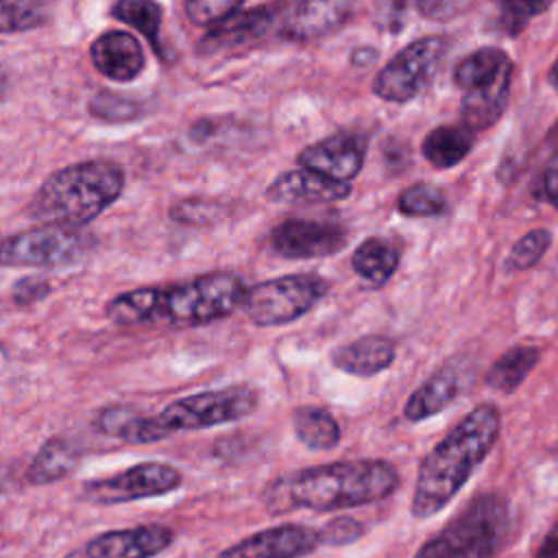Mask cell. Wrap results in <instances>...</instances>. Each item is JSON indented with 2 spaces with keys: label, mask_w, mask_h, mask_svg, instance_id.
Instances as JSON below:
<instances>
[{
  "label": "cell",
  "mask_w": 558,
  "mask_h": 558,
  "mask_svg": "<svg viewBox=\"0 0 558 558\" xmlns=\"http://www.w3.org/2000/svg\"><path fill=\"white\" fill-rule=\"evenodd\" d=\"M469 4L466 2H445V0H432V2H418L416 11L427 17V20H451L456 15H460L462 11H466Z\"/></svg>",
  "instance_id": "obj_40"
},
{
  "label": "cell",
  "mask_w": 558,
  "mask_h": 558,
  "mask_svg": "<svg viewBox=\"0 0 558 558\" xmlns=\"http://www.w3.org/2000/svg\"><path fill=\"white\" fill-rule=\"evenodd\" d=\"M510 83H512V68L504 70L499 76H495L488 83H482L473 89L462 92V100H460L462 124L473 133L493 126L508 107Z\"/></svg>",
  "instance_id": "obj_19"
},
{
  "label": "cell",
  "mask_w": 558,
  "mask_h": 558,
  "mask_svg": "<svg viewBox=\"0 0 558 558\" xmlns=\"http://www.w3.org/2000/svg\"><path fill=\"white\" fill-rule=\"evenodd\" d=\"M329 290L327 279L299 272L259 281L246 290L244 310L257 327L288 325L307 314Z\"/></svg>",
  "instance_id": "obj_6"
},
{
  "label": "cell",
  "mask_w": 558,
  "mask_h": 558,
  "mask_svg": "<svg viewBox=\"0 0 558 558\" xmlns=\"http://www.w3.org/2000/svg\"><path fill=\"white\" fill-rule=\"evenodd\" d=\"M508 68H512V61L501 48L484 46L458 61V65L453 70V81L462 92H466L482 83L493 81Z\"/></svg>",
  "instance_id": "obj_28"
},
{
  "label": "cell",
  "mask_w": 558,
  "mask_h": 558,
  "mask_svg": "<svg viewBox=\"0 0 558 558\" xmlns=\"http://www.w3.org/2000/svg\"><path fill=\"white\" fill-rule=\"evenodd\" d=\"M183 475L166 462H140L116 475L87 480L81 488V499L94 506H116L137 499L161 497L181 486Z\"/></svg>",
  "instance_id": "obj_10"
},
{
  "label": "cell",
  "mask_w": 558,
  "mask_h": 558,
  "mask_svg": "<svg viewBox=\"0 0 558 558\" xmlns=\"http://www.w3.org/2000/svg\"><path fill=\"white\" fill-rule=\"evenodd\" d=\"M170 218L181 225H192V227L214 225L220 218V205L216 201H207V198H183L172 205Z\"/></svg>",
  "instance_id": "obj_37"
},
{
  "label": "cell",
  "mask_w": 558,
  "mask_h": 558,
  "mask_svg": "<svg viewBox=\"0 0 558 558\" xmlns=\"http://www.w3.org/2000/svg\"><path fill=\"white\" fill-rule=\"evenodd\" d=\"M174 543V530L161 523L107 530L85 545V558H153Z\"/></svg>",
  "instance_id": "obj_13"
},
{
  "label": "cell",
  "mask_w": 558,
  "mask_h": 558,
  "mask_svg": "<svg viewBox=\"0 0 558 558\" xmlns=\"http://www.w3.org/2000/svg\"><path fill=\"white\" fill-rule=\"evenodd\" d=\"M124 190V170L111 159H87L52 172L28 203V214L44 225L83 229Z\"/></svg>",
  "instance_id": "obj_3"
},
{
  "label": "cell",
  "mask_w": 558,
  "mask_h": 558,
  "mask_svg": "<svg viewBox=\"0 0 558 558\" xmlns=\"http://www.w3.org/2000/svg\"><path fill=\"white\" fill-rule=\"evenodd\" d=\"M351 194V183L331 181L307 168L281 172L268 187L266 198L272 203H333Z\"/></svg>",
  "instance_id": "obj_17"
},
{
  "label": "cell",
  "mask_w": 558,
  "mask_h": 558,
  "mask_svg": "<svg viewBox=\"0 0 558 558\" xmlns=\"http://www.w3.org/2000/svg\"><path fill=\"white\" fill-rule=\"evenodd\" d=\"M87 111L92 118L102 122H131L142 113V107L129 96L102 89L89 98Z\"/></svg>",
  "instance_id": "obj_34"
},
{
  "label": "cell",
  "mask_w": 558,
  "mask_h": 558,
  "mask_svg": "<svg viewBox=\"0 0 558 558\" xmlns=\"http://www.w3.org/2000/svg\"><path fill=\"white\" fill-rule=\"evenodd\" d=\"M366 142L355 133H336L305 146L296 161L301 168L318 172L331 181L349 183L364 166Z\"/></svg>",
  "instance_id": "obj_14"
},
{
  "label": "cell",
  "mask_w": 558,
  "mask_h": 558,
  "mask_svg": "<svg viewBox=\"0 0 558 558\" xmlns=\"http://www.w3.org/2000/svg\"><path fill=\"white\" fill-rule=\"evenodd\" d=\"M48 20V9L44 2L15 0L0 2V33H24L39 28Z\"/></svg>",
  "instance_id": "obj_32"
},
{
  "label": "cell",
  "mask_w": 558,
  "mask_h": 558,
  "mask_svg": "<svg viewBox=\"0 0 558 558\" xmlns=\"http://www.w3.org/2000/svg\"><path fill=\"white\" fill-rule=\"evenodd\" d=\"M7 85H9V83H7V76L0 72V102H2V98L7 96Z\"/></svg>",
  "instance_id": "obj_46"
},
{
  "label": "cell",
  "mask_w": 558,
  "mask_h": 558,
  "mask_svg": "<svg viewBox=\"0 0 558 558\" xmlns=\"http://www.w3.org/2000/svg\"><path fill=\"white\" fill-rule=\"evenodd\" d=\"M375 59H377V50L371 48V46L355 48L353 54H351V63L357 65V68H366V65H371Z\"/></svg>",
  "instance_id": "obj_43"
},
{
  "label": "cell",
  "mask_w": 558,
  "mask_h": 558,
  "mask_svg": "<svg viewBox=\"0 0 558 558\" xmlns=\"http://www.w3.org/2000/svg\"><path fill=\"white\" fill-rule=\"evenodd\" d=\"M257 408V392L251 386H229L222 390H205L166 405L157 421L170 436L174 432L207 429L248 416Z\"/></svg>",
  "instance_id": "obj_9"
},
{
  "label": "cell",
  "mask_w": 558,
  "mask_h": 558,
  "mask_svg": "<svg viewBox=\"0 0 558 558\" xmlns=\"http://www.w3.org/2000/svg\"><path fill=\"white\" fill-rule=\"evenodd\" d=\"M277 9L268 4L240 9L233 15H229L225 22L214 26L201 41L198 50L205 54L227 52V50H240L251 44H257L275 24Z\"/></svg>",
  "instance_id": "obj_15"
},
{
  "label": "cell",
  "mask_w": 558,
  "mask_h": 558,
  "mask_svg": "<svg viewBox=\"0 0 558 558\" xmlns=\"http://www.w3.org/2000/svg\"><path fill=\"white\" fill-rule=\"evenodd\" d=\"M460 395V373L456 366H442L429 375L405 401L403 416L410 423L425 421L442 412Z\"/></svg>",
  "instance_id": "obj_22"
},
{
  "label": "cell",
  "mask_w": 558,
  "mask_h": 558,
  "mask_svg": "<svg viewBox=\"0 0 558 558\" xmlns=\"http://www.w3.org/2000/svg\"><path fill=\"white\" fill-rule=\"evenodd\" d=\"M547 142H549V146H554V148L558 150V120H556V124L551 126V131L547 133Z\"/></svg>",
  "instance_id": "obj_45"
},
{
  "label": "cell",
  "mask_w": 558,
  "mask_h": 558,
  "mask_svg": "<svg viewBox=\"0 0 558 558\" xmlns=\"http://www.w3.org/2000/svg\"><path fill=\"white\" fill-rule=\"evenodd\" d=\"M551 244V233L547 229H534L527 231L523 238H519L510 253L506 255L504 268L508 272H519V270H527L532 266H536L541 262V257L547 253Z\"/></svg>",
  "instance_id": "obj_33"
},
{
  "label": "cell",
  "mask_w": 558,
  "mask_h": 558,
  "mask_svg": "<svg viewBox=\"0 0 558 558\" xmlns=\"http://www.w3.org/2000/svg\"><path fill=\"white\" fill-rule=\"evenodd\" d=\"M347 231L340 225L288 218L270 231V248L288 259L327 257L347 246Z\"/></svg>",
  "instance_id": "obj_12"
},
{
  "label": "cell",
  "mask_w": 558,
  "mask_h": 558,
  "mask_svg": "<svg viewBox=\"0 0 558 558\" xmlns=\"http://www.w3.org/2000/svg\"><path fill=\"white\" fill-rule=\"evenodd\" d=\"M94 425L98 432L113 436L122 442H131V445H146V442H157V440L168 438V434L159 425L157 416H146L129 405L102 408L96 414Z\"/></svg>",
  "instance_id": "obj_21"
},
{
  "label": "cell",
  "mask_w": 558,
  "mask_h": 558,
  "mask_svg": "<svg viewBox=\"0 0 558 558\" xmlns=\"http://www.w3.org/2000/svg\"><path fill=\"white\" fill-rule=\"evenodd\" d=\"M541 198L549 203L554 209H558V150L547 161L543 174H541Z\"/></svg>",
  "instance_id": "obj_41"
},
{
  "label": "cell",
  "mask_w": 558,
  "mask_h": 558,
  "mask_svg": "<svg viewBox=\"0 0 558 558\" xmlns=\"http://www.w3.org/2000/svg\"><path fill=\"white\" fill-rule=\"evenodd\" d=\"M320 530L303 523H279L222 549L216 558H305L320 547Z\"/></svg>",
  "instance_id": "obj_11"
},
{
  "label": "cell",
  "mask_w": 558,
  "mask_h": 558,
  "mask_svg": "<svg viewBox=\"0 0 558 558\" xmlns=\"http://www.w3.org/2000/svg\"><path fill=\"white\" fill-rule=\"evenodd\" d=\"M541 357L538 347H527V344H517L512 349H508L506 353H501L493 366L486 373V384L504 395L514 392L523 379L532 373V368L536 366Z\"/></svg>",
  "instance_id": "obj_26"
},
{
  "label": "cell",
  "mask_w": 558,
  "mask_h": 558,
  "mask_svg": "<svg viewBox=\"0 0 558 558\" xmlns=\"http://www.w3.org/2000/svg\"><path fill=\"white\" fill-rule=\"evenodd\" d=\"M395 360V344L386 336H362L331 353V362L342 373L355 377H373L386 371Z\"/></svg>",
  "instance_id": "obj_20"
},
{
  "label": "cell",
  "mask_w": 558,
  "mask_h": 558,
  "mask_svg": "<svg viewBox=\"0 0 558 558\" xmlns=\"http://www.w3.org/2000/svg\"><path fill=\"white\" fill-rule=\"evenodd\" d=\"M397 207L403 216H412V218L438 216L447 209V196L438 185L414 183L399 194Z\"/></svg>",
  "instance_id": "obj_31"
},
{
  "label": "cell",
  "mask_w": 558,
  "mask_h": 558,
  "mask_svg": "<svg viewBox=\"0 0 558 558\" xmlns=\"http://www.w3.org/2000/svg\"><path fill=\"white\" fill-rule=\"evenodd\" d=\"M447 48L449 41L440 35H427L410 41L377 72L373 94L397 105L416 98L438 74Z\"/></svg>",
  "instance_id": "obj_8"
},
{
  "label": "cell",
  "mask_w": 558,
  "mask_h": 558,
  "mask_svg": "<svg viewBox=\"0 0 558 558\" xmlns=\"http://www.w3.org/2000/svg\"><path fill=\"white\" fill-rule=\"evenodd\" d=\"M246 286L233 272H207L190 281L161 286L157 318L172 325H205L244 307Z\"/></svg>",
  "instance_id": "obj_5"
},
{
  "label": "cell",
  "mask_w": 558,
  "mask_h": 558,
  "mask_svg": "<svg viewBox=\"0 0 558 558\" xmlns=\"http://www.w3.org/2000/svg\"><path fill=\"white\" fill-rule=\"evenodd\" d=\"M78 464V449L61 438L54 436L46 440L39 451L33 456L31 464L26 466V482L33 486H46L68 477Z\"/></svg>",
  "instance_id": "obj_24"
},
{
  "label": "cell",
  "mask_w": 558,
  "mask_h": 558,
  "mask_svg": "<svg viewBox=\"0 0 558 558\" xmlns=\"http://www.w3.org/2000/svg\"><path fill=\"white\" fill-rule=\"evenodd\" d=\"M70 558H78V556H76V554H74V556H70Z\"/></svg>",
  "instance_id": "obj_47"
},
{
  "label": "cell",
  "mask_w": 558,
  "mask_h": 558,
  "mask_svg": "<svg viewBox=\"0 0 558 558\" xmlns=\"http://www.w3.org/2000/svg\"><path fill=\"white\" fill-rule=\"evenodd\" d=\"M499 432L501 412L497 405L480 403L466 412L423 458L410 512L418 519L440 512L493 451Z\"/></svg>",
  "instance_id": "obj_2"
},
{
  "label": "cell",
  "mask_w": 558,
  "mask_h": 558,
  "mask_svg": "<svg viewBox=\"0 0 558 558\" xmlns=\"http://www.w3.org/2000/svg\"><path fill=\"white\" fill-rule=\"evenodd\" d=\"M111 13L116 20L140 31L161 54V46L157 41L161 28V4L150 0H120L111 7Z\"/></svg>",
  "instance_id": "obj_30"
},
{
  "label": "cell",
  "mask_w": 558,
  "mask_h": 558,
  "mask_svg": "<svg viewBox=\"0 0 558 558\" xmlns=\"http://www.w3.org/2000/svg\"><path fill=\"white\" fill-rule=\"evenodd\" d=\"M159 288H135L113 296L105 305V314L116 325H140L157 318Z\"/></svg>",
  "instance_id": "obj_29"
},
{
  "label": "cell",
  "mask_w": 558,
  "mask_h": 558,
  "mask_svg": "<svg viewBox=\"0 0 558 558\" xmlns=\"http://www.w3.org/2000/svg\"><path fill=\"white\" fill-rule=\"evenodd\" d=\"M89 59L105 78L116 83L137 78L146 65L137 37L126 31H105L98 35L89 46Z\"/></svg>",
  "instance_id": "obj_16"
},
{
  "label": "cell",
  "mask_w": 558,
  "mask_h": 558,
  "mask_svg": "<svg viewBox=\"0 0 558 558\" xmlns=\"http://www.w3.org/2000/svg\"><path fill=\"white\" fill-rule=\"evenodd\" d=\"M292 427L296 438L314 451H327L340 442V425L333 414L323 408H296L292 414Z\"/></svg>",
  "instance_id": "obj_27"
},
{
  "label": "cell",
  "mask_w": 558,
  "mask_h": 558,
  "mask_svg": "<svg viewBox=\"0 0 558 558\" xmlns=\"http://www.w3.org/2000/svg\"><path fill=\"white\" fill-rule=\"evenodd\" d=\"M534 558H558V517L556 521L549 525L547 534L543 536Z\"/></svg>",
  "instance_id": "obj_42"
},
{
  "label": "cell",
  "mask_w": 558,
  "mask_h": 558,
  "mask_svg": "<svg viewBox=\"0 0 558 558\" xmlns=\"http://www.w3.org/2000/svg\"><path fill=\"white\" fill-rule=\"evenodd\" d=\"M549 2H501L499 4V31L508 37H517L532 17L547 11Z\"/></svg>",
  "instance_id": "obj_36"
},
{
  "label": "cell",
  "mask_w": 558,
  "mask_h": 558,
  "mask_svg": "<svg viewBox=\"0 0 558 558\" xmlns=\"http://www.w3.org/2000/svg\"><path fill=\"white\" fill-rule=\"evenodd\" d=\"M281 28L286 37L305 41L340 28L349 20L353 7L349 2L310 0L281 7Z\"/></svg>",
  "instance_id": "obj_18"
},
{
  "label": "cell",
  "mask_w": 558,
  "mask_h": 558,
  "mask_svg": "<svg viewBox=\"0 0 558 558\" xmlns=\"http://www.w3.org/2000/svg\"><path fill=\"white\" fill-rule=\"evenodd\" d=\"M547 81H549V85L556 89V94H558V57H556V61L551 63V68H549V72H547Z\"/></svg>",
  "instance_id": "obj_44"
},
{
  "label": "cell",
  "mask_w": 558,
  "mask_h": 558,
  "mask_svg": "<svg viewBox=\"0 0 558 558\" xmlns=\"http://www.w3.org/2000/svg\"><path fill=\"white\" fill-rule=\"evenodd\" d=\"M508 521V501L501 495H477L414 558H495L506 538Z\"/></svg>",
  "instance_id": "obj_4"
},
{
  "label": "cell",
  "mask_w": 558,
  "mask_h": 558,
  "mask_svg": "<svg viewBox=\"0 0 558 558\" xmlns=\"http://www.w3.org/2000/svg\"><path fill=\"white\" fill-rule=\"evenodd\" d=\"M92 244L94 238L85 229L44 225L2 238L0 266L61 268L85 257Z\"/></svg>",
  "instance_id": "obj_7"
},
{
  "label": "cell",
  "mask_w": 558,
  "mask_h": 558,
  "mask_svg": "<svg viewBox=\"0 0 558 558\" xmlns=\"http://www.w3.org/2000/svg\"><path fill=\"white\" fill-rule=\"evenodd\" d=\"M473 144L475 133L464 124H440L425 135L421 153L429 166L436 170H447L458 166L471 153Z\"/></svg>",
  "instance_id": "obj_23"
},
{
  "label": "cell",
  "mask_w": 558,
  "mask_h": 558,
  "mask_svg": "<svg viewBox=\"0 0 558 558\" xmlns=\"http://www.w3.org/2000/svg\"><path fill=\"white\" fill-rule=\"evenodd\" d=\"M240 9H244V2L240 0H190L183 4V11L192 24L211 28Z\"/></svg>",
  "instance_id": "obj_35"
},
{
  "label": "cell",
  "mask_w": 558,
  "mask_h": 558,
  "mask_svg": "<svg viewBox=\"0 0 558 558\" xmlns=\"http://www.w3.org/2000/svg\"><path fill=\"white\" fill-rule=\"evenodd\" d=\"M318 530H320V543L327 547H342V545L355 543L364 534V525L353 517H336Z\"/></svg>",
  "instance_id": "obj_38"
},
{
  "label": "cell",
  "mask_w": 558,
  "mask_h": 558,
  "mask_svg": "<svg viewBox=\"0 0 558 558\" xmlns=\"http://www.w3.org/2000/svg\"><path fill=\"white\" fill-rule=\"evenodd\" d=\"M399 266V248L384 238H366L351 255V268L371 286H384Z\"/></svg>",
  "instance_id": "obj_25"
},
{
  "label": "cell",
  "mask_w": 558,
  "mask_h": 558,
  "mask_svg": "<svg viewBox=\"0 0 558 558\" xmlns=\"http://www.w3.org/2000/svg\"><path fill=\"white\" fill-rule=\"evenodd\" d=\"M50 292V283L41 277H24L13 286V299L20 305H28L33 301L44 299Z\"/></svg>",
  "instance_id": "obj_39"
},
{
  "label": "cell",
  "mask_w": 558,
  "mask_h": 558,
  "mask_svg": "<svg viewBox=\"0 0 558 558\" xmlns=\"http://www.w3.org/2000/svg\"><path fill=\"white\" fill-rule=\"evenodd\" d=\"M399 486V473L388 460H340L299 469L270 482L264 504L272 514L292 510L336 512L381 501Z\"/></svg>",
  "instance_id": "obj_1"
}]
</instances>
